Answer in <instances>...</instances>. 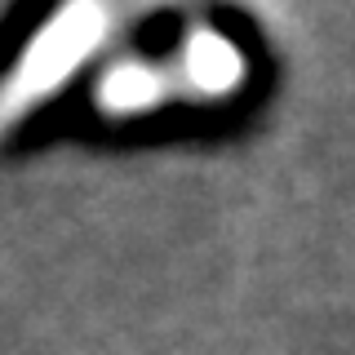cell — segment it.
Returning <instances> with one entry per match:
<instances>
[{"label": "cell", "instance_id": "6da1fadb", "mask_svg": "<svg viewBox=\"0 0 355 355\" xmlns=\"http://www.w3.org/2000/svg\"><path fill=\"white\" fill-rule=\"evenodd\" d=\"M173 76L182 98H227L244 80V58L222 31L196 27L182 58L173 62Z\"/></svg>", "mask_w": 355, "mask_h": 355}, {"label": "cell", "instance_id": "7a4b0ae2", "mask_svg": "<svg viewBox=\"0 0 355 355\" xmlns=\"http://www.w3.org/2000/svg\"><path fill=\"white\" fill-rule=\"evenodd\" d=\"M178 94V76L169 67H147V62H120L111 67L98 85V107L111 116H133V111H151L160 98Z\"/></svg>", "mask_w": 355, "mask_h": 355}]
</instances>
